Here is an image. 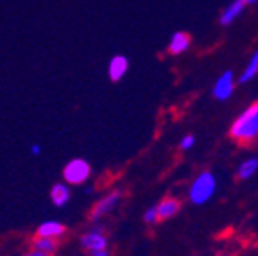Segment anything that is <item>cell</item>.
Here are the masks:
<instances>
[{
  "label": "cell",
  "instance_id": "52a82bcc",
  "mask_svg": "<svg viewBox=\"0 0 258 256\" xmlns=\"http://www.w3.org/2000/svg\"><path fill=\"white\" fill-rule=\"evenodd\" d=\"M192 45V36L185 31H176L170 36L169 45H167V50H169L170 56H181Z\"/></svg>",
  "mask_w": 258,
  "mask_h": 256
},
{
  "label": "cell",
  "instance_id": "4fadbf2b",
  "mask_svg": "<svg viewBox=\"0 0 258 256\" xmlns=\"http://www.w3.org/2000/svg\"><path fill=\"white\" fill-rule=\"evenodd\" d=\"M256 76H258V50L251 54V57L247 59V65L244 67L240 76H238V83L246 84V83H249V81H253Z\"/></svg>",
  "mask_w": 258,
  "mask_h": 256
},
{
  "label": "cell",
  "instance_id": "d6986e66",
  "mask_svg": "<svg viewBox=\"0 0 258 256\" xmlns=\"http://www.w3.org/2000/svg\"><path fill=\"white\" fill-rule=\"evenodd\" d=\"M25 256H50V254H47V252H41V251H38V249H32L31 252H27Z\"/></svg>",
  "mask_w": 258,
  "mask_h": 256
},
{
  "label": "cell",
  "instance_id": "8fae6325",
  "mask_svg": "<svg viewBox=\"0 0 258 256\" xmlns=\"http://www.w3.org/2000/svg\"><path fill=\"white\" fill-rule=\"evenodd\" d=\"M67 228H64L61 222H56V220H47L43 224L38 226L36 229V235L38 236H45V238H59V236L64 235Z\"/></svg>",
  "mask_w": 258,
  "mask_h": 256
},
{
  "label": "cell",
  "instance_id": "7c38bea8",
  "mask_svg": "<svg viewBox=\"0 0 258 256\" xmlns=\"http://www.w3.org/2000/svg\"><path fill=\"white\" fill-rule=\"evenodd\" d=\"M258 172V158L251 156L247 160H244L240 165L237 167V177L240 181H247Z\"/></svg>",
  "mask_w": 258,
  "mask_h": 256
},
{
  "label": "cell",
  "instance_id": "30bf717a",
  "mask_svg": "<svg viewBox=\"0 0 258 256\" xmlns=\"http://www.w3.org/2000/svg\"><path fill=\"white\" fill-rule=\"evenodd\" d=\"M246 0H233L231 4H228L226 6V9L222 11V15H221V25H231L235 20H237L238 16L242 15V11L246 9Z\"/></svg>",
  "mask_w": 258,
  "mask_h": 256
},
{
  "label": "cell",
  "instance_id": "5bb4252c",
  "mask_svg": "<svg viewBox=\"0 0 258 256\" xmlns=\"http://www.w3.org/2000/svg\"><path fill=\"white\" fill-rule=\"evenodd\" d=\"M69 199H70V190L67 184L57 183L50 188V201L54 203V206L61 208V206H64V204L69 203Z\"/></svg>",
  "mask_w": 258,
  "mask_h": 256
},
{
  "label": "cell",
  "instance_id": "9c48e42d",
  "mask_svg": "<svg viewBox=\"0 0 258 256\" xmlns=\"http://www.w3.org/2000/svg\"><path fill=\"white\" fill-rule=\"evenodd\" d=\"M129 70V61L125 56H113L111 61L108 65V76L113 83H118V81L124 79V76Z\"/></svg>",
  "mask_w": 258,
  "mask_h": 256
},
{
  "label": "cell",
  "instance_id": "ffe728a7",
  "mask_svg": "<svg viewBox=\"0 0 258 256\" xmlns=\"http://www.w3.org/2000/svg\"><path fill=\"white\" fill-rule=\"evenodd\" d=\"M90 256H109L108 249H104V251H97V252H90Z\"/></svg>",
  "mask_w": 258,
  "mask_h": 256
},
{
  "label": "cell",
  "instance_id": "3957f363",
  "mask_svg": "<svg viewBox=\"0 0 258 256\" xmlns=\"http://www.w3.org/2000/svg\"><path fill=\"white\" fill-rule=\"evenodd\" d=\"M92 176V167L83 158H74L63 167V177L69 184H83Z\"/></svg>",
  "mask_w": 258,
  "mask_h": 256
},
{
  "label": "cell",
  "instance_id": "7a4b0ae2",
  "mask_svg": "<svg viewBox=\"0 0 258 256\" xmlns=\"http://www.w3.org/2000/svg\"><path fill=\"white\" fill-rule=\"evenodd\" d=\"M217 192V177L212 170H203L194 177L188 186V201L196 206H203L208 203Z\"/></svg>",
  "mask_w": 258,
  "mask_h": 256
},
{
  "label": "cell",
  "instance_id": "6da1fadb",
  "mask_svg": "<svg viewBox=\"0 0 258 256\" xmlns=\"http://www.w3.org/2000/svg\"><path fill=\"white\" fill-rule=\"evenodd\" d=\"M230 138L240 145H249L258 140V100L235 116L230 125Z\"/></svg>",
  "mask_w": 258,
  "mask_h": 256
},
{
  "label": "cell",
  "instance_id": "277c9868",
  "mask_svg": "<svg viewBox=\"0 0 258 256\" xmlns=\"http://www.w3.org/2000/svg\"><path fill=\"white\" fill-rule=\"evenodd\" d=\"M235 86H237V79H235V74L231 70H226L221 76L215 79L214 88H212V95L219 102H226L228 99H231L235 92Z\"/></svg>",
  "mask_w": 258,
  "mask_h": 256
},
{
  "label": "cell",
  "instance_id": "44dd1931",
  "mask_svg": "<svg viewBox=\"0 0 258 256\" xmlns=\"http://www.w3.org/2000/svg\"><path fill=\"white\" fill-rule=\"evenodd\" d=\"M254 2H258V0H246V4H254Z\"/></svg>",
  "mask_w": 258,
  "mask_h": 256
},
{
  "label": "cell",
  "instance_id": "2e32d148",
  "mask_svg": "<svg viewBox=\"0 0 258 256\" xmlns=\"http://www.w3.org/2000/svg\"><path fill=\"white\" fill-rule=\"evenodd\" d=\"M194 145H196V136H194V135H185L181 138V142H179V147H181V151H190Z\"/></svg>",
  "mask_w": 258,
  "mask_h": 256
},
{
  "label": "cell",
  "instance_id": "5b68a950",
  "mask_svg": "<svg viewBox=\"0 0 258 256\" xmlns=\"http://www.w3.org/2000/svg\"><path fill=\"white\" fill-rule=\"evenodd\" d=\"M120 199H122V192H120V190H113V192L106 194V196L102 197V199L99 201L95 206H93L92 213H90V219H92V220H99L101 217H106L108 213H111L113 210L118 206Z\"/></svg>",
  "mask_w": 258,
  "mask_h": 256
},
{
  "label": "cell",
  "instance_id": "ac0fdd59",
  "mask_svg": "<svg viewBox=\"0 0 258 256\" xmlns=\"http://www.w3.org/2000/svg\"><path fill=\"white\" fill-rule=\"evenodd\" d=\"M40 152H41V147L38 144L31 145V154H34V156H40Z\"/></svg>",
  "mask_w": 258,
  "mask_h": 256
},
{
  "label": "cell",
  "instance_id": "e0dca14e",
  "mask_svg": "<svg viewBox=\"0 0 258 256\" xmlns=\"http://www.w3.org/2000/svg\"><path fill=\"white\" fill-rule=\"evenodd\" d=\"M144 220L147 222V224H156V222H160V220H158L156 208H154V206H151V208L144 213Z\"/></svg>",
  "mask_w": 258,
  "mask_h": 256
},
{
  "label": "cell",
  "instance_id": "9a60e30c",
  "mask_svg": "<svg viewBox=\"0 0 258 256\" xmlns=\"http://www.w3.org/2000/svg\"><path fill=\"white\" fill-rule=\"evenodd\" d=\"M32 247L38 249L41 252H47V254H52L57 249V240L56 238H45V236H38L36 240L32 242Z\"/></svg>",
  "mask_w": 258,
  "mask_h": 256
},
{
  "label": "cell",
  "instance_id": "ba28073f",
  "mask_svg": "<svg viewBox=\"0 0 258 256\" xmlns=\"http://www.w3.org/2000/svg\"><path fill=\"white\" fill-rule=\"evenodd\" d=\"M154 208H156L158 220H169L179 213V210H181V201L177 199V197H163Z\"/></svg>",
  "mask_w": 258,
  "mask_h": 256
},
{
  "label": "cell",
  "instance_id": "8992f818",
  "mask_svg": "<svg viewBox=\"0 0 258 256\" xmlns=\"http://www.w3.org/2000/svg\"><path fill=\"white\" fill-rule=\"evenodd\" d=\"M81 247L88 252H97L108 249V236L106 233H102V229H92L86 231L85 235L81 236Z\"/></svg>",
  "mask_w": 258,
  "mask_h": 256
},
{
  "label": "cell",
  "instance_id": "7402d4cb",
  "mask_svg": "<svg viewBox=\"0 0 258 256\" xmlns=\"http://www.w3.org/2000/svg\"><path fill=\"white\" fill-rule=\"evenodd\" d=\"M215 256H222V254H215Z\"/></svg>",
  "mask_w": 258,
  "mask_h": 256
}]
</instances>
